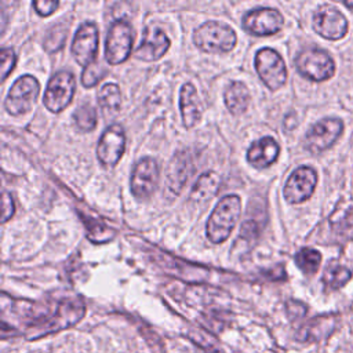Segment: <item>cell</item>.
<instances>
[{
  "mask_svg": "<svg viewBox=\"0 0 353 353\" xmlns=\"http://www.w3.org/2000/svg\"><path fill=\"white\" fill-rule=\"evenodd\" d=\"M241 212V200L237 194L222 197L212 210L207 225V239L214 244L223 243L234 229Z\"/></svg>",
  "mask_w": 353,
  "mask_h": 353,
  "instance_id": "6da1fadb",
  "label": "cell"
},
{
  "mask_svg": "<svg viewBox=\"0 0 353 353\" xmlns=\"http://www.w3.org/2000/svg\"><path fill=\"white\" fill-rule=\"evenodd\" d=\"M85 307L81 299L72 298L59 302L55 307V312L51 316L40 319L37 323L30 325V338H37L41 335H47L51 332H57L59 330L68 328L76 324L84 316Z\"/></svg>",
  "mask_w": 353,
  "mask_h": 353,
  "instance_id": "7a4b0ae2",
  "label": "cell"
},
{
  "mask_svg": "<svg viewBox=\"0 0 353 353\" xmlns=\"http://www.w3.org/2000/svg\"><path fill=\"white\" fill-rule=\"evenodd\" d=\"M237 36L234 30L218 21H208L200 25L193 32V43L204 52L221 54L229 52L234 48Z\"/></svg>",
  "mask_w": 353,
  "mask_h": 353,
  "instance_id": "3957f363",
  "label": "cell"
},
{
  "mask_svg": "<svg viewBox=\"0 0 353 353\" xmlns=\"http://www.w3.org/2000/svg\"><path fill=\"white\" fill-rule=\"evenodd\" d=\"M39 92L40 83L36 77L32 74L21 76L11 85L4 101V108L12 116L28 113L36 103Z\"/></svg>",
  "mask_w": 353,
  "mask_h": 353,
  "instance_id": "277c9868",
  "label": "cell"
},
{
  "mask_svg": "<svg viewBox=\"0 0 353 353\" xmlns=\"http://www.w3.org/2000/svg\"><path fill=\"white\" fill-rule=\"evenodd\" d=\"M132 28L128 22L119 19L109 28L105 43V58L110 65H119L127 61L132 51Z\"/></svg>",
  "mask_w": 353,
  "mask_h": 353,
  "instance_id": "5b68a950",
  "label": "cell"
},
{
  "mask_svg": "<svg viewBox=\"0 0 353 353\" xmlns=\"http://www.w3.org/2000/svg\"><path fill=\"white\" fill-rule=\"evenodd\" d=\"M255 70L262 83L276 91L287 80V69L283 58L272 48H261L255 54Z\"/></svg>",
  "mask_w": 353,
  "mask_h": 353,
  "instance_id": "8992f818",
  "label": "cell"
},
{
  "mask_svg": "<svg viewBox=\"0 0 353 353\" xmlns=\"http://www.w3.org/2000/svg\"><path fill=\"white\" fill-rule=\"evenodd\" d=\"M296 70L301 76L313 80L323 81L334 76L335 65L330 55L319 48H307L299 52L295 59Z\"/></svg>",
  "mask_w": 353,
  "mask_h": 353,
  "instance_id": "52a82bcc",
  "label": "cell"
},
{
  "mask_svg": "<svg viewBox=\"0 0 353 353\" xmlns=\"http://www.w3.org/2000/svg\"><path fill=\"white\" fill-rule=\"evenodd\" d=\"M74 94V77L68 70H59L52 74L48 80L47 88L44 91L43 103L52 112H62L70 102Z\"/></svg>",
  "mask_w": 353,
  "mask_h": 353,
  "instance_id": "ba28073f",
  "label": "cell"
},
{
  "mask_svg": "<svg viewBox=\"0 0 353 353\" xmlns=\"http://www.w3.org/2000/svg\"><path fill=\"white\" fill-rule=\"evenodd\" d=\"M160 178V170L154 159L142 157L131 172V193L137 200H148L154 193Z\"/></svg>",
  "mask_w": 353,
  "mask_h": 353,
  "instance_id": "9c48e42d",
  "label": "cell"
},
{
  "mask_svg": "<svg viewBox=\"0 0 353 353\" xmlns=\"http://www.w3.org/2000/svg\"><path fill=\"white\" fill-rule=\"evenodd\" d=\"M125 150V132L120 124L109 125L101 135L97 157L103 167H114Z\"/></svg>",
  "mask_w": 353,
  "mask_h": 353,
  "instance_id": "30bf717a",
  "label": "cell"
},
{
  "mask_svg": "<svg viewBox=\"0 0 353 353\" xmlns=\"http://www.w3.org/2000/svg\"><path fill=\"white\" fill-rule=\"evenodd\" d=\"M98 28L94 22H84L74 33L70 47L74 61L81 66H88L95 62L98 52Z\"/></svg>",
  "mask_w": 353,
  "mask_h": 353,
  "instance_id": "8fae6325",
  "label": "cell"
},
{
  "mask_svg": "<svg viewBox=\"0 0 353 353\" xmlns=\"http://www.w3.org/2000/svg\"><path fill=\"white\" fill-rule=\"evenodd\" d=\"M283 15L270 7H259L248 11L243 17V28L255 36H269L283 28Z\"/></svg>",
  "mask_w": 353,
  "mask_h": 353,
  "instance_id": "7c38bea8",
  "label": "cell"
},
{
  "mask_svg": "<svg viewBox=\"0 0 353 353\" xmlns=\"http://www.w3.org/2000/svg\"><path fill=\"white\" fill-rule=\"evenodd\" d=\"M343 124L338 119H324L310 127L305 135V148L313 153L319 154L328 149L341 135Z\"/></svg>",
  "mask_w": 353,
  "mask_h": 353,
  "instance_id": "4fadbf2b",
  "label": "cell"
},
{
  "mask_svg": "<svg viewBox=\"0 0 353 353\" xmlns=\"http://www.w3.org/2000/svg\"><path fill=\"white\" fill-rule=\"evenodd\" d=\"M317 175L312 167L302 165L292 171L288 176L283 194L284 199L291 204H298L307 200L316 188Z\"/></svg>",
  "mask_w": 353,
  "mask_h": 353,
  "instance_id": "5bb4252c",
  "label": "cell"
},
{
  "mask_svg": "<svg viewBox=\"0 0 353 353\" xmlns=\"http://www.w3.org/2000/svg\"><path fill=\"white\" fill-rule=\"evenodd\" d=\"M313 28L320 36L328 40H338L346 34L347 21L335 7L323 6L314 12Z\"/></svg>",
  "mask_w": 353,
  "mask_h": 353,
  "instance_id": "9a60e30c",
  "label": "cell"
},
{
  "mask_svg": "<svg viewBox=\"0 0 353 353\" xmlns=\"http://www.w3.org/2000/svg\"><path fill=\"white\" fill-rule=\"evenodd\" d=\"M168 48H170V39L167 37V34L160 28L150 26L143 32L142 41L137 47L134 55L141 61L153 62L160 59L167 52Z\"/></svg>",
  "mask_w": 353,
  "mask_h": 353,
  "instance_id": "2e32d148",
  "label": "cell"
},
{
  "mask_svg": "<svg viewBox=\"0 0 353 353\" xmlns=\"http://www.w3.org/2000/svg\"><path fill=\"white\" fill-rule=\"evenodd\" d=\"M280 153L277 141L272 137H262L255 141L247 150V161L255 168H265L272 165Z\"/></svg>",
  "mask_w": 353,
  "mask_h": 353,
  "instance_id": "e0dca14e",
  "label": "cell"
},
{
  "mask_svg": "<svg viewBox=\"0 0 353 353\" xmlns=\"http://www.w3.org/2000/svg\"><path fill=\"white\" fill-rule=\"evenodd\" d=\"M338 317L335 314L317 316L301 327L296 339L301 342H317L327 338L336 327Z\"/></svg>",
  "mask_w": 353,
  "mask_h": 353,
  "instance_id": "ac0fdd59",
  "label": "cell"
},
{
  "mask_svg": "<svg viewBox=\"0 0 353 353\" xmlns=\"http://www.w3.org/2000/svg\"><path fill=\"white\" fill-rule=\"evenodd\" d=\"M179 109H181L183 125L186 128H193L201 117V110H200L197 91L192 83H185L181 88Z\"/></svg>",
  "mask_w": 353,
  "mask_h": 353,
  "instance_id": "d6986e66",
  "label": "cell"
},
{
  "mask_svg": "<svg viewBox=\"0 0 353 353\" xmlns=\"http://www.w3.org/2000/svg\"><path fill=\"white\" fill-rule=\"evenodd\" d=\"M250 91L241 81H232L223 92V101L232 114H241L247 110L250 103Z\"/></svg>",
  "mask_w": 353,
  "mask_h": 353,
  "instance_id": "ffe728a7",
  "label": "cell"
},
{
  "mask_svg": "<svg viewBox=\"0 0 353 353\" xmlns=\"http://www.w3.org/2000/svg\"><path fill=\"white\" fill-rule=\"evenodd\" d=\"M219 182H221V179H219L218 174H215L212 171H208V172H204L203 175H200V178L194 183L192 193H190L192 201H194L196 204H204L208 200H211L215 196V193L218 192Z\"/></svg>",
  "mask_w": 353,
  "mask_h": 353,
  "instance_id": "44dd1931",
  "label": "cell"
},
{
  "mask_svg": "<svg viewBox=\"0 0 353 353\" xmlns=\"http://www.w3.org/2000/svg\"><path fill=\"white\" fill-rule=\"evenodd\" d=\"M98 103L105 116H116L121 108V92L117 84H103L98 92Z\"/></svg>",
  "mask_w": 353,
  "mask_h": 353,
  "instance_id": "7402d4cb",
  "label": "cell"
},
{
  "mask_svg": "<svg viewBox=\"0 0 353 353\" xmlns=\"http://www.w3.org/2000/svg\"><path fill=\"white\" fill-rule=\"evenodd\" d=\"M350 279L352 272L346 266L338 263H330L323 273V284L328 291L342 288Z\"/></svg>",
  "mask_w": 353,
  "mask_h": 353,
  "instance_id": "603a6c76",
  "label": "cell"
},
{
  "mask_svg": "<svg viewBox=\"0 0 353 353\" xmlns=\"http://www.w3.org/2000/svg\"><path fill=\"white\" fill-rule=\"evenodd\" d=\"M321 254L314 248L303 247L295 254V263L305 274H314L319 270Z\"/></svg>",
  "mask_w": 353,
  "mask_h": 353,
  "instance_id": "cb8c5ba5",
  "label": "cell"
},
{
  "mask_svg": "<svg viewBox=\"0 0 353 353\" xmlns=\"http://www.w3.org/2000/svg\"><path fill=\"white\" fill-rule=\"evenodd\" d=\"M73 120L80 131L90 132L97 125V110L91 103H83L74 110Z\"/></svg>",
  "mask_w": 353,
  "mask_h": 353,
  "instance_id": "d4e9b609",
  "label": "cell"
},
{
  "mask_svg": "<svg viewBox=\"0 0 353 353\" xmlns=\"http://www.w3.org/2000/svg\"><path fill=\"white\" fill-rule=\"evenodd\" d=\"M186 165L188 164V157H182L181 154L175 156L174 160L171 161L170 164V172H168V186L170 189L174 190V193H178L183 183L186 182L182 176H181V172L182 171H186Z\"/></svg>",
  "mask_w": 353,
  "mask_h": 353,
  "instance_id": "484cf974",
  "label": "cell"
},
{
  "mask_svg": "<svg viewBox=\"0 0 353 353\" xmlns=\"http://www.w3.org/2000/svg\"><path fill=\"white\" fill-rule=\"evenodd\" d=\"M106 73H108V70L99 62L95 61V62H92L91 65H88L83 69L81 84L87 88L94 87L106 76Z\"/></svg>",
  "mask_w": 353,
  "mask_h": 353,
  "instance_id": "4316f807",
  "label": "cell"
},
{
  "mask_svg": "<svg viewBox=\"0 0 353 353\" xmlns=\"http://www.w3.org/2000/svg\"><path fill=\"white\" fill-rule=\"evenodd\" d=\"M84 223L87 225L88 229V239L94 243H105L108 240H110L113 237V230L106 228L105 225L99 223V222H87L84 221Z\"/></svg>",
  "mask_w": 353,
  "mask_h": 353,
  "instance_id": "83f0119b",
  "label": "cell"
},
{
  "mask_svg": "<svg viewBox=\"0 0 353 353\" xmlns=\"http://www.w3.org/2000/svg\"><path fill=\"white\" fill-rule=\"evenodd\" d=\"M189 338L199 346L201 347L205 353H225L219 345L211 338L208 336L205 332L203 331H194L189 334Z\"/></svg>",
  "mask_w": 353,
  "mask_h": 353,
  "instance_id": "f1b7e54d",
  "label": "cell"
},
{
  "mask_svg": "<svg viewBox=\"0 0 353 353\" xmlns=\"http://www.w3.org/2000/svg\"><path fill=\"white\" fill-rule=\"evenodd\" d=\"M15 52L11 48H3L0 51V62H1V69H0V76L1 80H6L8 77V74L11 73V70L15 66Z\"/></svg>",
  "mask_w": 353,
  "mask_h": 353,
  "instance_id": "f546056e",
  "label": "cell"
},
{
  "mask_svg": "<svg viewBox=\"0 0 353 353\" xmlns=\"http://www.w3.org/2000/svg\"><path fill=\"white\" fill-rule=\"evenodd\" d=\"M58 7H59L58 1H50V0H36V1H33V8L41 17L51 15Z\"/></svg>",
  "mask_w": 353,
  "mask_h": 353,
  "instance_id": "4dcf8cb0",
  "label": "cell"
},
{
  "mask_svg": "<svg viewBox=\"0 0 353 353\" xmlns=\"http://www.w3.org/2000/svg\"><path fill=\"white\" fill-rule=\"evenodd\" d=\"M287 313H288L290 319L298 320L306 314V306L298 301H288L287 302Z\"/></svg>",
  "mask_w": 353,
  "mask_h": 353,
  "instance_id": "1f68e13d",
  "label": "cell"
},
{
  "mask_svg": "<svg viewBox=\"0 0 353 353\" xmlns=\"http://www.w3.org/2000/svg\"><path fill=\"white\" fill-rule=\"evenodd\" d=\"M1 208H3V214H1V222H7L12 215H14V201L10 193L3 192V199H1Z\"/></svg>",
  "mask_w": 353,
  "mask_h": 353,
  "instance_id": "d6a6232c",
  "label": "cell"
},
{
  "mask_svg": "<svg viewBox=\"0 0 353 353\" xmlns=\"http://www.w3.org/2000/svg\"><path fill=\"white\" fill-rule=\"evenodd\" d=\"M343 4H345L346 7H349V8H352V10H353V1H345Z\"/></svg>",
  "mask_w": 353,
  "mask_h": 353,
  "instance_id": "836d02e7",
  "label": "cell"
}]
</instances>
